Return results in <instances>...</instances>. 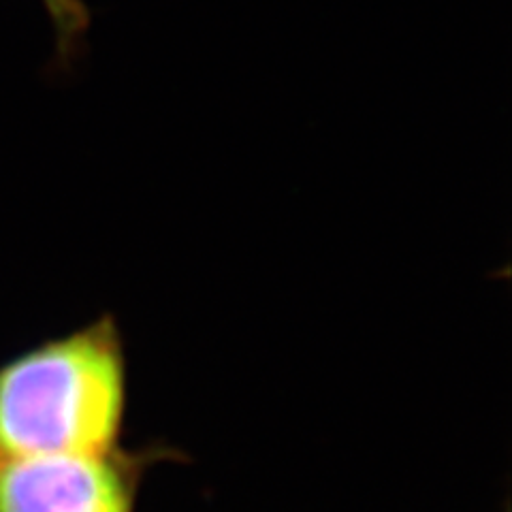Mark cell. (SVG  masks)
Returning <instances> with one entry per match:
<instances>
[{
	"mask_svg": "<svg viewBox=\"0 0 512 512\" xmlns=\"http://www.w3.org/2000/svg\"><path fill=\"white\" fill-rule=\"evenodd\" d=\"M163 448L94 455H0V512H135L141 478Z\"/></svg>",
	"mask_w": 512,
	"mask_h": 512,
	"instance_id": "cell-2",
	"label": "cell"
},
{
	"mask_svg": "<svg viewBox=\"0 0 512 512\" xmlns=\"http://www.w3.org/2000/svg\"><path fill=\"white\" fill-rule=\"evenodd\" d=\"M128 357L99 316L0 363V455H94L122 446Z\"/></svg>",
	"mask_w": 512,
	"mask_h": 512,
	"instance_id": "cell-1",
	"label": "cell"
},
{
	"mask_svg": "<svg viewBox=\"0 0 512 512\" xmlns=\"http://www.w3.org/2000/svg\"><path fill=\"white\" fill-rule=\"evenodd\" d=\"M54 26L56 56L62 64H69L84 47L90 30L92 15L86 0H41Z\"/></svg>",
	"mask_w": 512,
	"mask_h": 512,
	"instance_id": "cell-3",
	"label": "cell"
}]
</instances>
